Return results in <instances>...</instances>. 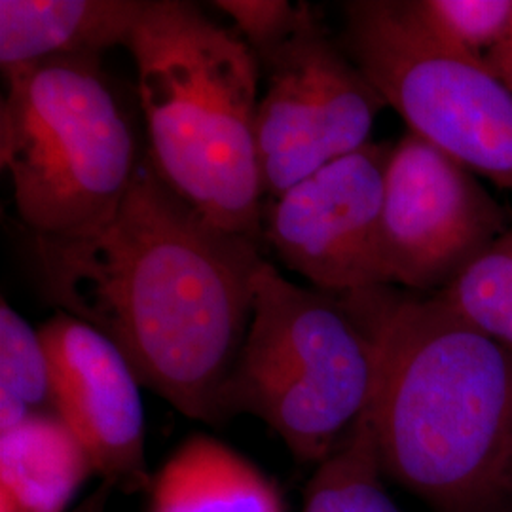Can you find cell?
I'll return each mask as SVG.
<instances>
[{
  "label": "cell",
  "instance_id": "cell-18",
  "mask_svg": "<svg viewBox=\"0 0 512 512\" xmlns=\"http://www.w3.org/2000/svg\"><path fill=\"white\" fill-rule=\"evenodd\" d=\"M213 6L236 23L260 65L289 40L308 8L287 0H217Z\"/></svg>",
  "mask_w": 512,
  "mask_h": 512
},
{
  "label": "cell",
  "instance_id": "cell-16",
  "mask_svg": "<svg viewBox=\"0 0 512 512\" xmlns=\"http://www.w3.org/2000/svg\"><path fill=\"white\" fill-rule=\"evenodd\" d=\"M437 294L463 321L512 353V222Z\"/></svg>",
  "mask_w": 512,
  "mask_h": 512
},
{
  "label": "cell",
  "instance_id": "cell-2",
  "mask_svg": "<svg viewBox=\"0 0 512 512\" xmlns=\"http://www.w3.org/2000/svg\"><path fill=\"white\" fill-rule=\"evenodd\" d=\"M366 412L385 476L431 511H512V353L439 294L391 296Z\"/></svg>",
  "mask_w": 512,
  "mask_h": 512
},
{
  "label": "cell",
  "instance_id": "cell-13",
  "mask_svg": "<svg viewBox=\"0 0 512 512\" xmlns=\"http://www.w3.org/2000/svg\"><path fill=\"white\" fill-rule=\"evenodd\" d=\"M93 475L86 446L55 410L0 433V495L18 512H71Z\"/></svg>",
  "mask_w": 512,
  "mask_h": 512
},
{
  "label": "cell",
  "instance_id": "cell-10",
  "mask_svg": "<svg viewBox=\"0 0 512 512\" xmlns=\"http://www.w3.org/2000/svg\"><path fill=\"white\" fill-rule=\"evenodd\" d=\"M54 410L86 446L101 482L120 494H148L147 423L141 382L114 342L57 311L40 329Z\"/></svg>",
  "mask_w": 512,
  "mask_h": 512
},
{
  "label": "cell",
  "instance_id": "cell-1",
  "mask_svg": "<svg viewBox=\"0 0 512 512\" xmlns=\"http://www.w3.org/2000/svg\"><path fill=\"white\" fill-rule=\"evenodd\" d=\"M35 255L50 300L114 342L141 385L190 420L224 425L222 393L253 313L256 243L203 219L145 154L109 219L35 238Z\"/></svg>",
  "mask_w": 512,
  "mask_h": 512
},
{
  "label": "cell",
  "instance_id": "cell-19",
  "mask_svg": "<svg viewBox=\"0 0 512 512\" xmlns=\"http://www.w3.org/2000/svg\"><path fill=\"white\" fill-rule=\"evenodd\" d=\"M112 492L114 490L110 488L109 484L101 482L99 488L93 494L88 495L82 503H78L71 512H105ZM0 512H18V509L4 495H0Z\"/></svg>",
  "mask_w": 512,
  "mask_h": 512
},
{
  "label": "cell",
  "instance_id": "cell-17",
  "mask_svg": "<svg viewBox=\"0 0 512 512\" xmlns=\"http://www.w3.org/2000/svg\"><path fill=\"white\" fill-rule=\"evenodd\" d=\"M412 14L440 38L486 63L495 61L512 37V0H406ZM495 73V71H494Z\"/></svg>",
  "mask_w": 512,
  "mask_h": 512
},
{
  "label": "cell",
  "instance_id": "cell-4",
  "mask_svg": "<svg viewBox=\"0 0 512 512\" xmlns=\"http://www.w3.org/2000/svg\"><path fill=\"white\" fill-rule=\"evenodd\" d=\"M393 293L308 289L260 260L251 323L222 393L224 423L253 416L296 461L317 467L329 458L374 397Z\"/></svg>",
  "mask_w": 512,
  "mask_h": 512
},
{
  "label": "cell",
  "instance_id": "cell-5",
  "mask_svg": "<svg viewBox=\"0 0 512 512\" xmlns=\"http://www.w3.org/2000/svg\"><path fill=\"white\" fill-rule=\"evenodd\" d=\"M0 164L35 238L109 219L145 156L137 116L101 55L52 57L4 73Z\"/></svg>",
  "mask_w": 512,
  "mask_h": 512
},
{
  "label": "cell",
  "instance_id": "cell-7",
  "mask_svg": "<svg viewBox=\"0 0 512 512\" xmlns=\"http://www.w3.org/2000/svg\"><path fill=\"white\" fill-rule=\"evenodd\" d=\"M260 69L268 74V90L258 103L256 143L264 198L274 202L368 145L387 105L310 4L298 29Z\"/></svg>",
  "mask_w": 512,
  "mask_h": 512
},
{
  "label": "cell",
  "instance_id": "cell-9",
  "mask_svg": "<svg viewBox=\"0 0 512 512\" xmlns=\"http://www.w3.org/2000/svg\"><path fill=\"white\" fill-rule=\"evenodd\" d=\"M391 150L393 143L370 141L264 209V239L311 287L329 293L393 287L380 245Z\"/></svg>",
  "mask_w": 512,
  "mask_h": 512
},
{
  "label": "cell",
  "instance_id": "cell-3",
  "mask_svg": "<svg viewBox=\"0 0 512 512\" xmlns=\"http://www.w3.org/2000/svg\"><path fill=\"white\" fill-rule=\"evenodd\" d=\"M126 48L158 177L213 226L264 239L260 63L249 44L198 4L148 0Z\"/></svg>",
  "mask_w": 512,
  "mask_h": 512
},
{
  "label": "cell",
  "instance_id": "cell-15",
  "mask_svg": "<svg viewBox=\"0 0 512 512\" xmlns=\"http://www.w3.org/2000/svg\"><path fill=\"white\" fill-rule=\"evenodd\" d=\"M54 410L50 363L40 332L0 300V433L27 416Z\"/></svg>",
  "mask_w": 512,
  "mask_h": 512
},
{
  "label": "cell",
  "instance_id": "cell-14",
  "mask_svg": "<svg viewBox=\"0 0 512 512\" xmlns=\"http://www.w3.org/2000/svg\"><path fill=\"white\" fill-rule=\"evenodd\" d=\"M387 476L368 412L323 459L306 486L302 512H404L387 492Z\"/></svg>",
  "mask_w": 512,
  "mask_h": 512
},
{
  "label": "cell",
  "instance_id": "cell-6",
  "mask_svg": "<svg viewBox=\"0 0 512 512\" xmlns=\"http://www.w3.org/2000/svg\"><path fill=\"white\" fill-rule=\"evenodd\" d=\"M344 14V52L408 131L512 190V92L503 78L435 37L406 0H353Z\"/></svg>",
  "mask_w": 512,
  "mask_h": 512
},
{
  "label": "cell",
  "instance_id": "cell-12",
  "mask_svg": "<svg viewBox=\"0 0 512 512\" xmlns=\"http://www.w3.org/2000/svg\"><path fill=\"white\" fill-rule=\"evenodd\" d=\"M148 512H289L272 476L211 435H190L148 490Z\"/></svg>",
  "mask_w": 512,
  "mask_h": 512
},
{
  "label": "cell",
  "instance_id": "cell-8",
  "mask_svg": "<svg viewBox=\"0 0 512 512\" xmlns=\"http://www.w3.org/2000/svg\"><path fill=\"white\" fill-rule=\"evenodd\" d=\"M511 222L480 177L439 148L410 131L393 145L380 232L393 287L444 291Z\"/></svg>",
  "mask_w": 512,
  "mask_h": 512
},
{
  "label": "cell",
  "instance_id": "cell-20",
  "mask_svg": "<svg viewBox=\"0 0 512 512\" xmlns=\"http://www.w3.org/2000/svg\"><path fill=\"white\" fill-rule=\"evenodd\" d=\"M494 71L503 78V82L509 86V90L512 92V37L509 44L505 46V50L497 57Z\"/></svg>",
  "mask_w": 512,
  "mask_h": 512
},
{
  "label": "cell",
  "instance_id": "cell-11",
  "mask_svg": "<svg viewBox=\"0 0 512 512\" xmlns=\"http://www.w3.org/2000/svg\"><path fill=\"white\" fill-rule=\"evenodd\" d=\"M148 0H0V67L128 46Z\"/></svg>",
  "mask_w": 512,
  "mask_h": 512
}]
</instances>
